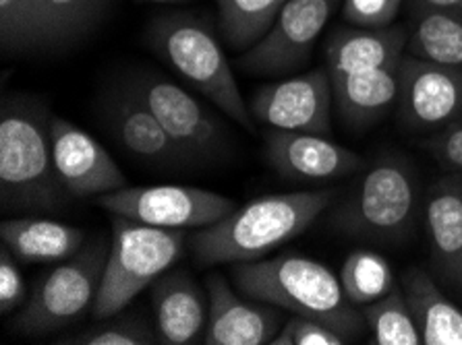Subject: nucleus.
<instances>
[{
	"label": "nucleus",
	"instance_id": "nucleus-26",
	"mask_svg": "<svg viewBox=\"0 0 462 345\" xmlns=\"http://www.w3.org/2000/svg\"><path fill=\"white\" fill-rule=\"evenodd\" d=\"M340 284L353 304H371L396 287L390 263L374 250L351 252L342 265Z\"/></svg>",
	"mask_w": 462,
	"mask_h": 345
},
{
	"label": "nucleus",
	"instance_id": "nucleus-13",
	"mask_svg": "<svg viewBox=\"0 0 462 345\" xmlns=\"http://www.w3.org/2000/svg\"><path fill=\"white\" fill-rule=\"evenodd\" d=\"M135 95L156 114L187 158L209 156L220 145L218 121L177 83L143 79Z\"/></svg>",
	"mask_w": 462,
	"mask_h": 345
},
{
	"label": "nucleus",
	"instance_id": "nucleus-31",
	"mask_svg": "<svg viewBox=\"0 0 462 345\" xmlns=\"http://www.w3.org/2000/svg\"><path fill=\"white\" fill-rule=\"evenodd\" d=\"M402 0H345V19L356 27L392 25Z\"/></svg>",
	"mask_w": 462,
	"mask_h": 345
},
{
	"label": "nucleus",
	"instance_id": "nucleus-33",
	"mask_svg": "<svg viewBox=\"0 0 462 345\" xmlns=\"http://www.w3.org/2000/svg\"><path fill=\"white\" fill-rule=\"evenodd\" d=\"M430 150L444 168L462 174V124H450L430 141Z\"/></svg>",
	"mask_w": 462,
	"mask_h": 345
},
{
	"label": "nucleus",
	"instance_id": "nucleus-27",
	"mask_svg": "<svg viewBox=\"0 0 462 345\" xmlns=\"http://www.w3.org/2000/svg\"><path fill=\"white\" fill-rule=\"evenodd\" d=\"M363 316L377 345H421V333L412 319L404 292L394 287L388 295L363 308Z\"/></svg>",
	"mask_w": 462,
	"mask_h": 345
},
{
	"label": "nucleus",
	"instance_id": "nucleus-32",
	"mask_svg": "<svg viewBox=\"0 0 462 345\" xmlns=\"http://www.w3.org/2000/svg\"><path fill=\"white\" fill-rule=\"evenodd\" d=\"M25 284L23 277L13 263L9 255V246H3L0 250V311L3 314L15 311L25 300Z\"/></svg>",
	"mask_w": 462,
	"mask_h": 345
},
{
	"label": "nucleus",
	"instance_id": "nucleus-9",
	"mask_svg": "<svg viewBox=\"0 0 462 345\" xmlns=\"http://www.w3.org/2000/svg\"><path fill=\"white\" fill-rule=\"evenodd\" d=\"M338 0H289L274 23L241 59L254 75H282L310 59L315 41L330 21Z\"/></svg>",
	"mask_w": 462,
	"mask_h": 345
},
{
	"label": "nucleus",
	"instance_id": "nucleus-19",
	"mask_svg": "<svg viewBox=\"0 0 462 345\" xmlns=\"http://www.w3.org/2000/svg\"><path fill=\"white\" fill-rule=\"evenodd\" d=\"M427 234L439 271L462 284V176H446L427 193Z\"/></svg>",
	"mask_w": 462,
	"mask_h": 345
},
{
	"label": "nucleus",
	"instance_id": "nucleus-16",
	"mask_svg": "<svg viewBox=\"0 0 462 345\" xmlns=\"http://www.w3.org/2000/svg\"><path fill=\"white\" fill-rule=\"evenodd\" d=\"M409 32L401 25L338 30L326 44L328 73L351 75L401 65Z\"/></svg>",
	"mask_w": 462,
	"mask_h": 345
},
{
	"label": "nucleus",
	"instance_id": "nucleus-2",
	"mask_svg": "<svg viewBox=\"0 0 462 345\" xmlns=\"http://www.w3.org/2000/svg\"><path fill=\"white\" fill-rule=\"evenodd\" d=\"M233 277L251 300L321 321L348 341L359 337L367 325L365 316L348 300L340 279L313 259L282 255L254 263H235Z\"/></svg>",
	"mask_w": 462,
	"mask_h": 345
},
{
	"label": "nucleus",
	"instance_id": "nucleus-5",
	"mask_svg": "<svg viewBox=\"0 0 462 345\" xmlns=\"http://www.w3.org/2000/svg\"><path fill=\"white\" fill-rule=\"evenodd\" d=\"M112 225L115 238L92 306L94 319H110L121 313L180 257L185 244L183 230L153 228L125 217H116Z\"/></svg>",
	"mask_w": 462,
	"mask_h": 345
},
{
	"label": "nucleus",
	"instance_id": "nucleus-7",
	"mask_svg": "<svg viewBox=\"0 0 462 345\" xmlns=\"http://www.w3.org/2000/svg\"><path fill=\"white\" fill-rule=\"evenodd\" d=\"M110 249L97 242L73 255L40 281L30 304L13 327L23 335H46L73 322L94 306Z\"/></svg>",
	"mask_w": 462,
	"mask_h": 345
},
{
	"label": "nucleus",
	"instance_id": "nucleus-12",
	"mask_svg": "<svg viewBox=\"0 0 462 345\" xmlns=\"http://www.w3.org/2000/svg\"><path fill=\"white\" fill-rule=\"evenodd\" d=\"M52 158L59 178L77 199L100 196L127 186V178L97 141L62 118L51 123Z\"/></svg>",
	"mask_w": 462,
	"mask_h": 345
},
{
	"label": "nucleus",
	"instance_id": "nucleus-29",
	"mask_svg": "<svg viewBox=\"0 0 462 345\" xmlns=\"http://www.w3.org/2000/svg\"><path fill=\"white\" fill-rule=\"evenodd\" d=\"M351 343L338 331L324 325L321 321L295 314L280 327L272 345H345Z\"/></svg>",
	"mask_w": 462,
	"mask_h": 345
},
{
	"label": "nucleus",
	"instance_id": "nucleus-24",
	"mask_svg": "<svg viewBox=\"0 0 462 345\" xmlns=\"http://www.w3.org/2000/svg\"><path fill=\"white\" fill-rule=\"evenodd\" d=\"M289 0H216L220 33L233 50H249L263 38Z\"/></svg>",
	"mask_w": 462,
	"mask_h": 345
},
{
	"label": "nucleus",
	"instance_id": "nucleus-18",
	"mask_svg": "<svg viewBox=\"0 0 462 345\" xmlns=\"http://www.w3.org/2000/svg\"><path fill=\"white\" fill-rule=\"evenodd\" d=\"M330 77L336 110L351 129H367L386 116L392 104L398 102V91H401L398 65Z\"/></svg>",
	"mask_w": 462,
	"mask_h": 345
},
{
	"label": "nucleus",
	"instance_id": "nucleus-35",
	"mask_svg": "<svg viewBox=\"0 0 462 345\" xmlns=\"http://www.w3.org/2000/svg\"><path fill=\"white\" fill-rule=\"evenodd\" d=\"M150 3H187V0H150Z\"/></svg>",
	"mask_w": 462,
	"mask_h": 345
},
{
	"label": "nucleus",
	"instance_id": "nucleus-4",
	"mask_svg": "<svg viewBox=\"0 0 462 345\" xmlns=\"http://www.w3.org/2000/svg\"><path fill=\"white\" fill-rule=\"evenodd\" d=\"M150 44L177 73L245 129L254 131L226 54L204 21L191 15H166L150 27Z\"/></svg>",
	"mask_w": 462,
	"mask_h": 345
},
{
	"label": "nucleus",
	"instance_id": "nucleus-22",
	"mask_svg": "<svg viewBox=\"0 0 462 345\" xmlns=\"http://www.w3.org/2000/svg\"><path fill=\"white\" fill-rule=\"evenodd\" d=\"M116 132L125 150L153 166H177L187 156L156 114L133 94L118 104Z\"/></svg>",
	"mask_w": 462,
	"mask_h": 345
},
{
	"label": "nucleus",
	"instance_id": "nucleus-6",
	"mask_svg": "<svg viewBox=\"0 0 462 345\" xmlns=\"http://www.w3.org/2000/svg\"><path fill=\"white\" fill-rule=\"evenodd\" d=\"M417 178L401 158H386L363 174L348 201L336 213L338 228L371 241H402L415 223Z\"/></svg>",
	"mask_w": 462,
	"mask_h": 345
},
{
	"label": "nucleus",
	"instance_id": "nucleus-1",
	"mask_svg": "<svg viewBox=\"0 0 462 345\" xmlns=\"http://www.w3.org/2000/svg\"><path fill=\"white\" fill-rule=\"evenodd\" d=\"M332 201L334 190L262 196L201 228L191 241L193 252L201 265L262 260L280 244L303 234Z\"/></svg>",
	"mask_w": 462,
	"mask_h": 345
},
{
	"label": "nucleus",
	"instance_id": "nucleus-10",
	"mask_svg": "<svg viewBox=\"0 0 462 345\" xmlns=\"http://www.w3.org/2000/svg\"><path fill=\"white\" fill-rule=\"evenodd\" d=\"M332 77L324 68L262 87L251 102V114L272 131L330 135Z\"/></svg>",
	"mask_w": 462,
	"mask_h": 345
},
{
	"label": "nucleus",
	"instance_id": "nucleus-15",
	"mask_svg": "<svg viewBox=\"0 0 462 345\" xmlns=\"http://www.w3.org/2000/svg\"><path fill=\"white\" fill-rule=\"evenodd\" d=\"M265 153L272 168L291 180H334L361 166L355 151L313 132L272 131Z\"/></svg>",
	"mask_w": 462,
	"mask_h": 345
},
{
	"label": "nucleus",
	"instance_id": "nucleus-17",
	"mask_svg": "<svg viewBox=\"0 0 462 345\" xmlns=\"http://www.w3.org/2000/svg\"><path fill=\"white\" fill-rule=\"evenodd\" d=\"M152 304L162 343H193L206 329L204 294L185 271L160 276L152 290Z\"/></svg>",
	"mask_w": 462,
	"mask_h": 345
},
{
	"label": "nucleus",
	"instance_id": "nucleus-14",
	"mask_svg": "<svg viewBox=\"0 0 462 345\" xmlns=\"http://www.w3.org/2000/svg\"><path fill=\"white\" fill-rule=\"evenodd\" d=\"M209 304L206 345H265L280 331L282 314L268 302H247L230 290L220 273L206 279Z\"/></svg>",
	"mask_w": 462,
	"mask_h": 345
},
{
	"label": "nucleus",
	"instance_id": "nucleus-28",
	"mask_svg": "<svg viewBox=\"0 0 462 345\" xmlns=\"http://www.w3.org/2000/svg\"><path fill=\"white\" fill-rule=\"evenodd\" d=\"M0 40L11 52L40 48L36 0H0Z\"/></svg>",
	"mask_w": 462,
	"mask_h": 345
},
{
	"label": "nucleus",
	"instance_id": "nucleus-21",
	"mask_svg": "<svg viewBox=\"0 0 462 345\" xmlns=\"http://www.w3.org/2000/svg\"><path fill=\"white\" fill-rule=\"evenodd\" d=\"M402 292L425 345H462V311L423 269L404 273Z\"/></svg>",
	"mask_w": 462,
	"mask_h": 345
},
{
	"label": "nucleus",
	"instance_id": "nucleus-23",
	"mask_svg": "<svg viewBox=\"0 0 462 345\" xmlns=\"http://www.w3.org/2000/svg\"><path fill=\"white\" fill-rule=\"evenodd\" d=\"M407 48L415 59L462 68V17L415 6V25Z\"/></svg>",
	"mask_w": 462,
	"mask_h": 345
},
{
	"label": "nucleus",
	"instance_id": "nucleus-20",
	"mask_svg": "<svg viewBox=\"0 0 462 345\" xmlns=\"http://www.w3.org/2000/svg\"><path fill=\"white\" fill-rule=\"evenodd\" d=\"M0 238L13 255L25 263H54L71 259L86 241L83 232L75 225L42 217L6 220L0 225Z\"/></svg>",
	"mask_w": 462,
	"mask_h": 345
},
{
	"label": "nucleus",
	"instance_id": "nucleus-34",
	"mask_svg": "<svg viewBox=\"0 0 462 345\" xmlns=\"http://www.w3.org/2000/svg\"><path fill=\"white\" fill-rule=\"evenodd\" d=\"M436 9L462 17V0H412V9Z\"/></svg>",
	"mask_w": 462,
	"mask_h": 345
},
{
	"label": "nucleus",
	"instance_id": "nucleus-8",
	"mask_svg": "<svg viewBox=\"0 0 462 345\" xmlns=\"http://www.w3.org/2000/svg\"><path fill=\"white\" fill-rule=\"evenodd\" d=\"M94 201L115 217L164 230L208 228L235 209L233 201L214 190L179 185L125 186Z\"/></svg>",
	"mask_w": 462,
	"mask_h": 345
},
{
	"label": "nucleus",
	"instance_id": "nucleus-3",
	"mask_svg": "<svg viewBox=\"0 0 462 345\" xmlns=\"http://www.w3.org/2000/svg\"><path fill=\"white\" fill-rule=\"evenodd\" d=\"M0 188L5 209L59 211L69 190L56 172L51 126L36 112L11 105L0 121Z\"/></svg>",
	"mask_w": 462,
	"mask_h": 345
},
{
	"label": "nucleus",
	"instance_id": "nucleus-11",
	"mask_svg": "<svg viewBox=\"0 0 462 345\" xmlns=\"http://www.w3.org/2000/svg\"><path fill=\"white\" fill-rule=\"evenodd\" d=\"M398 75V110L409 129H442L462 116V68L402 56Z\"/></svg>",
	"mask_w": 462,
	"mask_h": 345
},
{
	"label": "nucleus",
	"instance_id": "nucleus-30",
	"mask_svg": "<svg viewBox=\"0 0 462 345\" xmlns=\"http://www.w3.org/2000/svg\"><path fill=\"white\" fill-rule=\"evenodd\" d=\"M73 343L79 345H153L162 343L160 335L142 321H116L112 325L89 331L77 337Z\"/></svg>",
	"mask_w": 462,
	"mask_h": 345
},
{
	"label": "nucleus",
	"instance_id": "nucleus-25",
	"mask_svg": "<svg viewBox=\"0 0 462 345\" xmlns=\"http://www.w3.org/2000/svg\"><path fill=\"white\" fill-rule=\"evenodd\" d=\"M100 6L102 0H36L40 48L81 38L94 25Z\"/></svg>",
	"mask_w": 462,
	"mask_h": 345
}]
</instances>
